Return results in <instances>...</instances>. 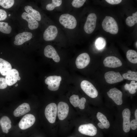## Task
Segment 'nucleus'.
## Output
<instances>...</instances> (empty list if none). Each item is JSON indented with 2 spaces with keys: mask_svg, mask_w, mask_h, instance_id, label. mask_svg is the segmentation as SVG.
<instances>
[{
  "mask_svg": "<svg viewBox=\"0 0 137 137\" xmlns=\"http://www.w3.org/2000/svg\"><path fill=\"white\" fill-rule=\"evenodd\" d=\"M11 122L7 116L3 115L0 117V133L7 134L11 128Z\"/></svg>",
  "mask_w": 137,
  "mask_h": 137,
  "instance_id": "1a4fd4ad",
  "label": "nucleus"
},
{
  "mask_svg": "<svg viewBox=\"0 0 137 137\" xmlns=\"http://www.w3.org/2000/svg\"><path fill=\"white\" fill-rule=\"evenodd\" d=\"M7 16V14L6 11L3 9H0V21L6 19Z\"/></svg>",
  "mask_w": 137,
  "mask_h": 137,
  "instance_id": "c9c22d12",
  "label": "nucleus"
},
{
  "mask_svg": "<svg viewBox=\"0 0 137 137\" xmlns=\"http://www.w3.org/2000/svg\"><path fill=\"white\" fill-rule=\"evenodd\" d=\"M126 56L128 60L133 64L137 63V52L135 50H129L126 53Z\"/></svg>",
  "mask_w": 137,
  "mask_h": 137,
  "instance_id": "393cba45",
  "label": "nucleus"
},
{
  "mask_svg": "<svg viewBox=\"0 0 137 137\" xmlns=\"http://www.w3.org/2000/svg\"><path fill=\"white\" fill-rule=\"evenodd\" d=\"M135 119L137 120V110L136 109L135 112Z\"/></svg>",
  "mask_w": 137,
  "mask_h": 137,
  "instance_id": "ea45409f",
  "label": "nucleus"
},
{
  "mask_svg": "<svg viewBox=\"0 0 137 137\" xmlns=\"http://www.w3.org/2000/svg\"><path fill=\"white\" fill-rule=\"evenodd\" d=\"M61 79L60 76H50L45 79V82L48 85V88L49 90L55 91L59 89Z\"/></svg>",
  "mask_w": 137,
  "mask_h": 137,
  "instance_id": "0eeeda50",
  "label": "nucleus"
},
{
  "mask_svg": "<svg viewBox=\"0 0 137 137\" xmlns=\"http://www.w3.org/2000/svg\"><path fill=\"white\" fill-rule=\"evenodd\" d=\"M7 86L5 79L3 77H0V89H5L7 87Z\"/></svg>",
  "mask_w": 137,
  "mask_h": 137,
  "instance_id": "f704fd0d",
  "label": "nucleus"
},
{
  "mask_svg": "<svg viewBox=\"0 0 137 137\" xmlns=\"http://www.w3.org/2000/svg\"><path fill=\"white\" fill-rule=\"evenodd\" d=\"M105 1L108 3L112 5L117 4L121 3V0H106Z\"/></svg>",
  "mask_w": 137,
  "mask_h": 137,
  "instance_id": "4c0bfd02",
  "label": "nucleus"
},
{
  "mask_svg": "<svg viewBox=\"0 0 137 137\" xmlns=\"http://www.w3.org/2000/svg\"><path fill=\"white\" fill-rule=\"evenodd\" d=\"M22 18L28 23V26L31 30L37 29L39 26V23L34 18L27 14L24 12L22 14Z\"/></svg>",
  "mask_w": 137,
  "mask_h": 137,
  "instance_id": "412c9836",
  "label": "nucleus"
},
{
  "mask_svg": "<svg viewBox=\"0 0 137 137\" xmlns=\"http://www.w3.org/2000/svg\"><path fill=\"white\" fill-rule=\"evenodd\" d=\"M13 0H0V5L5 9H9L12 7L14 3Z\"/></svg>",
  "mask_w": 137,
  "mask_h": 137,
  "instance_id": "473e14b6",
  "label": "nucleus"
},
{
  "mask_svg": "<svg viewBox=\"0 0 137 137\" xmlns=\"http://www.w3.org/2000/svg\"><path fill=\"white\" fill-rule=\"evenodd\" d=\"M97 125L98 127L101 129H103L105 128L103 125L100 123H98Z\"/></svg>",
  "mask_w": 137,
  "mask_h": 137,
  "instance_id": "58836bf2",
  "label": "nucleus"
},
{
  "mask_svg": "<svg viewBox=\"0 0 137 137\" xmlns=\"http://www.w3.org/2000/svg\"><path fill=\"white\" fill-rule=\"evenodd\" d=\"M30 110V108L29 104L27 103H24L14 110L13 114L15 117H19L27 113Z\"/></svg>",
  "mask_w": 137,
  "mask_h": 137,
  "instance_id": "4be33fe9",
  "label": "nucleus"
},
{
  "mask_svg": "<svg viewBox=\"0 0 137 137\" xmlns=\"http://www.w3.org/2000/svg\"><path fill=\"white\" fill-rule=\"evenodd\" d=\"M90 58L87 53H83L79 55L77 58L75 63L78 69H82L87 66L89 64Z\"/></svg>",
  "mask_w": 137,
  "mask_h": 137,
  "instance_id": "ddd939ff",
  "label": "nucleus"
},
{
  "mask_svg": "<svg viewBox=\"0 0 137 137\" xmlns=\"http://www.w3.org/2000/svg\"><path fill=\"white\" fill-rule=\"evenodd\" d=\"M44 55L46 57L51 58L56 62H58L60 60V57L55 48L52 46H46L44 50Z\"/></svg>",
  "mask_w": 137,
  "mask_h": 137,
  "instance_id": "a211bd4d",
  "label": "nucleus"
},
{
  "mask_svg": "<svg viewBox=\"0 0 137 137\" xmlns=\"http://www.w3.org/2000/svg\"><path fill=\"white\" fill-rule=\"evenodd\" d=\"M81 89L85 93L91 98L96 97L98 95L97 91L93 85L87 80L82 81L80 84Z\"/></svg>",
  "mask_w": 137,
  "mask_h": 137,
  "instance_id": "20e7f679",
  "label": "nucleus"
},
{
  "mask_svg": "<svg viewBox=\"0 0 137 137\" xmlns=\"http://www.w3.org/2000/svg\"><path fill=\"white\" fill-rule=\"evenodd\" d=\"M103 29L110 33L115 35L118 32V28L117 23L114 18L109 16H106L102 23Z\"/></svg>",
  "mask_w": 137,
  "mask_h": 137,
  "instance_id": "f257e3e1",
  "label": "nucleus"
},
{
  "mask_svg": "<svg viewBox=\"0 0 137 137\" xmlns=\"http://www.w3.org/2000/svg\"><path fill=\"white\" fill-rule=\"evenodd\" d=\"M24 9L26 13L37 21H40L41 20V16L40 12L33 9L31 6L29 5L26 6L25 7Z\"/></svg>",
  "mask_w": 137,
  "mask_h": 137,
  "instance_id": "b1692460",
  "label": "nucleus"
},
{
  "mask_svg": "<svg viewBox=\"0 0 137 137\" xmlns=\"http://www.w3.org/2000/svg\"><path fill=\"white\" fill-rule=\"evenodd\" d=\"M62 2V1L61 0H52V3L47 5L46 8L48 10H52L56 7L60 6Z\"/></svg>",
  "mask_w": 137,
  "mask_h": 137,
  "instance_id": "7c9ffc66",
  "label": "nucleus"
},
{
  "mask_svg": "<svg viewBox=\"0 0 137 137\" xmlns=\"http://www.w3.org/2000/svg\"><path fill=\"white\" fill-rule=\"evenodd\" d=\"M125 89L128 90L132 94L135 93L137 89V82L134 80H132L130 84L126 83L124 86Z\"/></svg>",
  "mask_w": 137,
  "mask_h": 137,
  "instance_id": "bb28decb",
  "label": "nucleus"
},
{
  "mask_svg": "<svg viewBox=\"0 0 137 137\" xmlns=\"http://www.w3.org/2000/svg\"><path fill=\"white\" fill-rule=\"evenodd\" d=\"M36 118L31 114H27L24 115L19 122V127L22 130H25L31 127L35 123Z\"/></svg>",
  "mask_w": 137,
  "mask_h": 137,
  "instance_id": "423d86ee",
  "label": "nucleus"
},
{
  "mask_svg": "<svg viewBox=\"0 0 137 137\" xmlns=\"http://www.w3.org/2000/svg\"><path fill=\"white\" fill-rule=\"evenodd\" d=\"M57 114L59 119L63 120L67 116L69 110L68 104L66 103L61 101L58 104L57 106Z\"/></svg>",
  "mask_w": 137,
  "mask_h": 137,
  "instance_id": "f3484780",
  "label": "nucleus"
},
{
  "mask_svg": "<svg viewBox=\"0 0 137 137\" xmlns=\"http://www.w3.org/2000/svg\"><path fill=\"white\" fill-rule=\"evenodd\" d=\"M126 23L128 26L131 27L137 23V12L132 14L131 16L128 17L126 20Z\"/></svg>",
  "mask_w": 137,
  "mask_h": 137,
  "instance_id": "c85d7f7f",
  "label": "nucleus"
},
{
  "mask_svg": "<svg viewBox=\"0 0 137 137\" xmlns=\"http://www.w3.org/2000/svg\"><path fill=\"white\" fill-rule=\"evenodd\" d=\"M5 79L7 85L10 86L15 84L21 77L19 72L16 69H13L6 75Z\"/></svg>",
  "mask_w": 137,
  "mask_h": 137,
  "instance_id": "dca6fc26",
  "label": "nucleus"
},
{
  "mask_svg": "<svg viewBox=\"0 0 137 137\" xmlns=\"http://www.w3.org/2000/svg\"><path fill=\"white\" fill-rule=\"evenodd\" d=\"M32 36L31 33L25 31L19 33L15 37L14 44L16 45H20L30 40Z\"/></svg>",
  "mask_w": 137,
  "mask_h": 137,
  "instance_id": "2eb2a0df",
  "label": "nucleus"
},
{
  "mask_svg": "<svg viewBox=\"0 0 137 137\" xmlns=\"http://www.w3.org/2000/svg\"><path fill=\"white\" fill-rule=\"evenodd\" d=\"M123 118V129L125 132H128L130 130L131 113L130 110L128 108L124 109L122 112Z\"/></svg>",
  "mask_w": 137,
  "mask_h": 137,
  "instance_id": "6ab92c4d",
  "label": "nucleus"
},
{
  "mask_svg": "<svg viewBox=\"0 0 137 137\" xmlns=\"http://www.w3.org/2000/svg\"><path fill=\"white\" fill-rule=\"evenodd\" d=\"M70 101L71 103L75 107H78L81 109H84L85 107L86 99L84 97L80 99L78 95L74 94L71 96Z\"/></svg>",
  "mask_w": 137,
  "mask_h": 137,
  "instance_id": "aec40b11",
  "label": "nucleus"
},
{
  "mask_svg": "<svg viewBox=\"0 0 137 137\" xmlns=\"http://www.w3.org/2000/svg\"><path fill=\"white\" fill-rule=\"evenodd\" d=\"M85 0H74L72 2V6L74 7L79 8L82 6L85 2Z\"/></svg>",
  "mask_w": 137,
  "mask_h": 137,
  "instance_id": "72a5a7b5",
  "label": "nucleus"
},
{
  "mask_svg": "<svg viewBox=\"0 0 137 137\" xmlns=\"http://www.w3.org/2000/svg\"><path fill=\"white\" fill-rule=\"evenodd\" d=\"M104 77L106 82L110 84L121 82L124 79L119 72L113 71L106 72L104 75Z\"/></svg>",
  "mask_w": 137,
  "mask_h": 137,
  "instance_id": "6e6552de",
  "label": "nucleus"
},
{
  "mask_svg": "<svg viewBox=\"0 0 137 137\" xmlns=\"http://www.w3.org/2000/svg\"><path fill=\"white\" fill-rule=\"evenodd\" d=\"M105 66L111 68H116L121 66L122 63L118 58L113 56L106 57L103 62Z\"/></svg>",
  "mask_w": 137,
  "mask_h": 137,
  "instance_id": "f8f14e48",
  "label": "nucleus"
},
{
  "mask_svg": "<svg viewBox=\"0 0 137 137\" xmlns=\"http://www.w3.org/2000/svg\"><path fill=\"white\" fill-rule=\"evenodd\" d=\"M57 113V106L55 103L49 104L45 108V117L51 123L53 124L55 122Z\"/></svg>",
  "mask_w": 137,
  "mask_h": 137,
  "instance_id": "7ed1b4c3",
  "label": "nucleus"
},
{
  "mask_svg": "<svg viewBox=\"0 0 137 137\" xmlns=\"http://www.w3.org/2000/svg\"><path fill=\"white\" fill-rule=\"evenodd\" d=\"M122 76L125 79L137 81V72L129 70L127 73L123 74Z\"/></svg>",
  "mask_w": 137,
  "mask_h": 137,
  "instance_id": "cd10ccee",
  "label": "nucleus"
},
{
  "mask_svg": "<svg viewBox=\"0 0 137 137\" xmlns=\"http://www.w3.org/2000/svg\"><path fill=\"white\" fill-rule=\"evenodd\" d=\"M95 44L98 49H101L104 48L106 46V41L104 38L99 37L96 40Z\"/></svg>",
  "mask_w": 137,
  "mask_h": 137,
  "instance_id": "2f4dec72",
  "label": "nucleus"
},
{
  "mask_svg": "<svg viewBox=\"0 0 137 137\" xmlns=\"http://www.w3.org/2000/svg\"><path fill=\"white\" fill-rule=\"evenodd\" d=\"M78 130L82 134L91 136L95 135L97 131L96 127L91 123L80 125L78 128Z\"/></svg>",
  "mask_w": 137,
  "mask_h": 137,
  "instance_id": "9d476101",
  "label": "nucleus"
},
{
  "mask_svg": "<svg viewBox=\"0 0 137 137\" xmlns=\"http://www.w3.org/2000/svg\"><path fill=\"white\" fill-rule=\"evenodd\" d=\"M58 33L57 27L54 25H50L45 30L44 32L43 39L46 41L53 40L56 37Z\"/></svg>",
  "mask_w": 137,
  "mask_h": 137,
  "instance_id": "4468645a",
  "label": "nucleus"
},
{
  "mask_svg": "<svg viewBox=\"0 0 137 137\" xmlns=\"http://www.w3.org/2000/svg\"><path fill=\"white\" fill-rule=\"evenodd\" d=\"M97 17L94 13L90 14L88 16L84 26L85 31L88 34L92 33L96 26Z\"/></svg>",
  "mask_w": 137,
  "mask_h": 137,
  "instance_id": "39448f33",
  "label": "nucleus"
},
{
  "mask_svg": "<svg viewBox=\"0 0 137 137\" xmlns=\"http://www.w3.org/2000/svg\"><path fill=\"white\" fill-rule=\"evenodd\" d=\"M11 26L8 25L7 23L0 22V31L6 34H9L11 31Z\"/></svg>",
  "mask_w": 137,
  "mask_h": 137,
  "instance_id": "c756f323",
  "label": "nucleus"
},
{
  "mask_svg": "<svg viewBox=\"0 0 137 137\" xmlns=\"http://www.w3.org/2000/svg\"><path fill=\"white\" fill-rule=\"evenodd\" d=\"M109 97L112 99L117 105H120L123 103L122 93L115 88H112L107 92Z\"/></svg>",
  "mask_w": 137,
  "mask_h": 137,
  "instance_id": "9b49d317",
  "label": "nucleus"
},
{
  "mask_svg": "<svg viewBox=\"0 0 137 137\" xmlns=\"http://www.w3.org/2000/svg\"><path fill=\"white\" fill-rule=\"evenodd\" d=\"M98 120L103 125L105 128H108L110 126V123L106 116L102 113L98 112L97 114Z\"/></svg>",
  "mask_w": 137,
  "mask_h": 137,
  "instance_id": "a878e982",
  "label": "nucleus"
},
{
  "mask_svg": "<svg viewBox=\"0 0 137 137\" xmlns=\"http://www.w3.org/2000/svg\"><path fill=\"white\" fill-rule=\"evenodd\" d=\"M59 22L64 27L73 29L76 26L77 22L75 18L73 15L68 13L63 14L59 17Z\"/></svg>",
  "mask_w": 137,
  "mask_h": 137,
  "instance_id": "f03ea898",
  "label": "nucleus"
},
{
  "mask_svg": "<svg viewBox=\"0 0 137 137\" xmlns=\"http://www.w3.org/2000/svg\"><path fill=\"white\" fill-rule=\"evenodd\" d=\"M12 70L11 64L6 60L0 58V72L3 76H6Z\"/></svg>",
  "mask_w": 137,
  "mask_h": 137,
  "instance_id": "5701e85b",
  "label": "nucleus"
},
{
  "mask_svg": "<svg viewBox=\"0 0 137 137\" xmlns=\"http://www.w3.org/2000/svg\"><path fill=\"white\" fill-rule=\"evenodd\" d=\"M130 128L133 130L136 129L137 128V121L135 119L132 120L130 123Z\"/></svg>",
  "mask_w": 137,
  "mask_h": 137,
  "instance_id": "e433bc0d",
  "label": "nucleus"
}]
</instances>
